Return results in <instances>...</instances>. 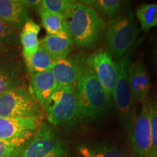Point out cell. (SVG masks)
Instances as JSON below:
<instances>
[{
  "instance_id": "cell-1",
  "label": "cell",
  "mask_w": 157,
  "mask_h": 157,
  "mask_svg": "<svg viewBox=\"0 0 157 157\" xmlns=\"http://www.w3.org/2000/svg\"><path fill=\"white\" fill-rule=\"evenodd\" d=\"M65 25L73 44L82 48L98 45L106 29L105 21L92 7L81 2H76Z\"/></svg>"
},
{
  "instance_id": "cell-2",
  "label": "cell",
  "mask_w": 157,
  "mask_h": 157,
  "mask_svg": "<svg viewBox=\"0 0 157 157\" xmlns=\"http://www.w3.org/2000/svg\"><path fill=\"white\" fill-rule=\"evenodd\" d=\"M80 121H92L105 114L113 101L87 66L76 84Z\"/></svg>"
},
{
  "instance_id": "cell-3",
  "label": "cell",
  "mask_w": 157,
  "mask_h": 157,
  "mask_svg": "<svg viewBox=\"0 0 157 157\" xmlns=\"http://www.w3.org/2000/svg\"><path fill=\"white\" fill-rule=\"evenodd\" d=\"M43 107L52 124L66 127L81 121L76 86H58Z\"/></svg>"
},
{
  "instance_id": "cell-4",
  "label": "cell",
  "mask_w": 157,
  "mask_h": 157,
  "mask_svg": "<svg viewBox=\"0 0 157 157\" xmlns=\"http://www.w3.org/2000/svg\"><path fill=\"white\" fill-rule=\"evenodd\" d=\"M138 32V27L132 14H119L109 20L105 29L106 50L116 62L129 52Z\"/></svg>"
},
{
  "instance_id": "cell-5",
  "label": "cell",
  "mask_w": 157,
  "mask_h": 157,
  "mask_svg": "<svg viewBox=\"0 0 157 157\" xmlns=\"http://www.w3.org/2000/svg\"><path fill=\"white\" fill-rule=\"evenodd\" d=\"M118 79L113 96V101L120 121L126 132H130L135 117V101L133 97L129 82V68L130 66V52L119 61Z\"/></svg>"
},
{
  "instance_id": "cell-6",
  "label": "cell",
  "mask_w": 157,
  "mask_h": 157,
  "mask_svg": "<svg viewBox=\"0 0 157 157\" xmlns=\"http://www.w3.org/2000/svg\"><path fill=\"white\" fill-rule=\"evenodd\" d=\"M42 105L24 87L10 90L0 95V117L42 118Z\"/></svg>"
},
{
  "instance_id": "cell-7",
  "label": "cell",
  "mask_w": 157,
  "mask_h": 157,
  "mask_svg": "<svg viewBox=\"0 0 157 157\" xmlns=\"http://www.w3.org/2000/svg\"><path fill=\"white\" fill-rule=\"evenodd\" d=\"M21 157H71L66 143L56 129L41 121L36 132Z\"/></svg>"
},
{
  "instance_id": "cell-8",
  "label": "cell",
  "mask_w": 157,
  "mask_h": 157,
  "mask_svg": "<svg viewBox=\"0 0 157 157\" xmlns=\"http://www.w3.org/2000/svg\"><path fill=\"white\" fill-rule=\"evenodd\" d=\"M151 105L150 101H145L135 115L129 132L133 157H151Z\"/></svg>"
},
{
  "instance_id": "cell-9",
  "label": "cell",
  "mask_w": 157,
  "mask_h": 157,
  "mask_svg": "<svg viewBox=\"0 0 157 157\" xmlns=\"http://www.w3.org/2000/svg\"><path fill=\"white\" fill-rule=\"evenodd\" d=\"M86 63L93 70L102 87L113 101L118 79L117 63L107 50L101 49L87 56Z\"/></svg>"
},
{
  "instance_id": "cell-10",
  "label": "cell",
  "mask_w": 157,
  "mask_h": 157,
  "mask_svg": "<svg viewBox=\"0 0 157 157\" xmlns=\"http://www.w3.org/2000/svg\"><path fill=\"white\" fill-rule=\"evenodd\" d=\"M86 58L84 54H78L56 60L50 71L58 86H76L87 66Z\"/></svg>"
},
{
  "instance_id": "cell-11",
  "label": "cell",
  "mask_w": 157,
  "mask_h": 157,
  "mask_svg": "<svg viewBox=\"0 0 157 157\" xmlns=\"http://www.w3.org/2000/svg\"><path fill=\"white\" fill-rule=\"evenodd\" d=\"M40 122V119L32 117H0V140H31Z\"/></svg>"
},
{
  "instance_id": "cell-12",
  "label": "cell",
  "mask_w": 157,
  "mask_h": 157,
  "mask_svg": "<svg viewBox=\"0 0 157 157\" xmlns=\"http://www.w3.org/2000/svg\"><path fill=\"white\" fill-rule=\"evenodd\" d=\"M129 82L135 101H148L151 83L147 67L143 60L131 62L129 68Z\"/></svg>"
},
{
  "instance_id": "cell-13",
  "label": "cell",
  "mask_w": 157,
  "mask_h": 157,
  "mask_svg": "<svg viewBox=\"0 0 157 157\" xmlns=\"http://www.w3.org/2000/svg\"><path fill=\"white\" fill-rule=\"evenodd\" d=\"M73 42L69 33L64 28L57 34L48 35L40 41V46L50 55L54 61L68 56Z\"/></svg>"
},
{
  "instance_id": "cell-14",
  "label": "cell",
  "mask_w": 157,
  "mask_h": 157,
  "mask_svg": "<svg viewBox=\"0 0 157 157\" xmlns=\"http://www.w3.org/2000/svg\"><path fill=\"white\" fill-rule=\"evenodd\" d=\"M58 84L51 71L38 74H30V93L42 105L50 98Z\"/></svg>"
},
{
  "instance_id": "cell-15",
  "label": "cell",
  "mask_w": 157,
  "mask_h": 157,
  "mask_svg": "<svg viewBox=\"0 0 157 157\" xmlns=\"http://www.w3.org/2000/svg\"><path fill=\"white\" fill-rule=\"evenodd\" d=\"M23 70L18 60L0 65V95L15 88L23 87Z\"/></svg>"
},
{
  "instance_id": "cell-16",
  "label": "cell",
  "mask_w": 157,
  "mask_h": 157,
  "mask_svg": "<svg viewBox=\"0 0 157 157\" xmlns=\"http://www.w3.org/2000/svg\"><path fill=\"white\" fill-rule=\"evenodd\" d=\"M0 17L21 29L29 18L28 8L21 0H0Z\"/></svg>"
},
{
  "instance_id": "cell-17",
  "label": "cell",
  "mask_w": 157,
  "mask_h": 157,
  "mask_svg": "<svg viewBox=\"0 0 157 157\" xmlns=\"http://www.w3.org/2000/svg\"><path fill=\"white\" fill-rule=\"evenodd\" d=\"M41 30L40 25L32 19L26 20L20 33V42L22 45L23 56L26 60L38 50L40 46L38 36Z\"/></svg>"
},
{
  "instance_id": "cell-18",
  "label": "cell",
  "mask_w": 157,
  "mask_h": 157,
  "mask_svg": "<svg viewBox=\"0 0 157 157\" xmlns=\"http://www.w3.org/2000/svg\"><path fill=\"white\" fill-rule=\"evenodd\" d=\"M82 157H127L121 149L105 144H85L78 147Z\"/></svg>"
},
{
  "instance_id": "cell-19",
  "label": "cell",
  "mask_w": 157,
  "mask_h": 157,
  "mask_svg": "<svg viewBox=\"0 0 157 157\" xmlns=\"http://www.w3.org/2000/svg\"><path fill=\"white\" fill-rule=\"evenodd\" d=\"M54 60L42 46L30 58L25 60L29 73L38 74L51 70Z\"/></svg>"
},
{
  "instance_id": "cell-20",
  "label": "cell",
  "mask_w": 157,
  "mask_h": 157,
  "mask_svg": "<svg viewBox=\"0 0 157 157\" xmlns=\"http://www.w3.org/2000/svg\"><path fill=\"white\" fill-rule=\"evenodd\" d=\"M82 3L92 7L99 15H103L109 20L120 14L123 2L120 0H87Z\"/></svg>"
},
{
  "instance_id": "cell-21",
  "label": "cell",
  "mask_w": 157,
  "mask_h": 157,
  "mask_svg": "<svg viewBox=\"0 0 157 157\" xmlns=\"http://www.w3.org/2000/svg\"><path fill=\"white\" fill-rule=\"evenodd\" d=\"M135 15L141 29L148 32L157 26V4H143L137 9Z\"/></svg>"
},
{
  "instance_id": "cell-22",
  "label": "cell",
  "mask_w": 157,
  "mask_h": 157,
  "mask_svg": "<svg viewBox=\"0 0 157 157\" xmlns=\"http://www.w3.org/2000/svg\"><path fill=\"white\" fill-rule=\"evenodd\" d=\"M37 10L40 15L42 25L48 33V35L57 34L63 29L65 25L63 17L49 12L42 7H38Z\"/></svg>"
},
{
  "instance_id": "cell-23",
  "label": "cell",
  "mask_w": 157,
  "mask_h": 157,
  "mask_svg": "<svg viewBox=\"0 0 157 157\" xmlns=\"http://www.w3.org/2000/svg\"><path fill=\"white\" fill-rule=\"evenodd\" d=\"M76 2L71 0H42L39 7L61 15L66 20L70 15Z\"/></svg>"
},
{
  "instance_id": "cell-24",
  "label": "cell",
  "mask_w": 157,
  "mask_h": 157,
  "mask_svg": "<svg viewBox=\"0 0 157 157\" xmlns=\"http://www.w3.org/2000/svg\"><path fill=\"white\" fill-rule=\"evenodd\" d=\"M31 140H0V157H21Z\"/></svg>"
},
{
  "instance_id": "cell-25",
  "label": "cell",
  "mask_w": 157,
  "mask_h": 157,
  "mask_svg": "<svg viewBox=\"0 0 157 157\" xmlns=\"http://www.w3.org/2000/svg\"><path fill=\"white\" fill-rule=\"evenodd\" d=\"M21 30L0 17V42L3 44L17 47L20 43Z\"/></svg>"
},
{
  "instance_id": "cell-26",
  "label": "cell",
  "mask_w": 157,
  "mask_h": 157,
  "mask_svg": "<svg viewBox=\"0 0 157 157\" xmlns=\"http://www.w3.org/2000/svg\"><path fill=\"white\" fill-rule=\"evenodd\" d=\"M18 48L0 42V65L17 60Z\"/></svg>"
},
{
  "instance_id": "cell-27",
  "label": "cell",
  "mask_w": 157,
  "mask_h": 157,
  "mask_svg": "<svg viewBox=\"0 0 157 157\" xmlns=\"http://www.w3.org/2000/svg\"><path fill=\"white\" fill-rule=\"evenodd\" d=\"M151 157H157V103L151 105Z\"/></svg>"
},
{
  "instance_id": "cell-28",
  "label": "cell",
  "mask_w": 157,
  "mask_h": 157,
  "mask_svg": "<svg viewBox=\"0 0 157 157\" xmlns=\"http://www.w3.org/2000/svg\"><path fill=\"white\" fill-rule=\"evenodd\" d=\"M21 1L27 8H29V7H36L37 9L41 2L40 0H21Z\"/></svg>"
},
{
  "instance_id": "cell-29",
  "label": "cell",
  "mask_w": 157,
  "mask_h": 157,
  "mask_svg": "<svg viewBox=\"0 0 157 157\" xmlns=\"http://www.w3.org/2000/svg\"><path fill=\"white\" fill-rule=\"evenodd\" d=\"M153 55H154V58L155 63H156V67L157 68V38L154 43V47H153Z\"/></svg>"
}]
</instances>
